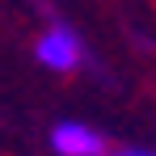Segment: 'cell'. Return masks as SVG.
<instances>
[{"mask_svg":"<svg viewBox=\"0 0 156 156\" xmlns=\"http://www.w3.org/2000/svg\"><path fill=\"white\" fill-rule=\"evenodd\" d=\"M51 148L59 156H105V139L93 127H80V122H59L51 131Z\"/></svg>","mask_w":156,"mask_h":156,"instance_id":"1","label":"cell"},{"mask_svg":"<svg viewBox=\"0 0 156 156\" xmlns=\"http://www.w3.org/2000/svg\"><path fill=\"white\" fill-rule=\"evenodd\" d=\"M38 63H47L51 72H72L80 63V42L68 30H51L47 38H38Z\"/></svg>","mask_w":156,"mask_h":156,"instance_id":"2","label":"cell"},{"mask_svg":"<svg viewBox=\"0 0 156 156\" xmlns=\"http://www.w3.org/2000/svg\"><path fill=\"white\" fill-rule=\"evenodd\" d=\"M105 156H156V152H144V148H118V152H105Z\"/></svg>","mask_w":156,"mask_h":156,"instance_id":"3","label":"cell"}]
</instances>
